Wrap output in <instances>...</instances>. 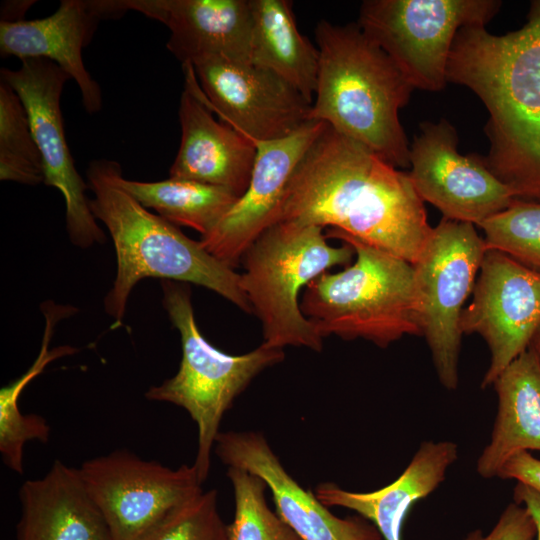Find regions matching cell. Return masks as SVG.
Returning <instances> with one entry per match:
<instances>
[{"label":"cell","instance_id":"obj_1","mask_svg":"<svg viewBox=\"0 0 540 540\" xmlns=\"http://www.w3.org/2000/svg\"><path fill=\"white\" fill-rule=\"evenodd\" d=\"M408 173L327 125L296 168L277 222L330 226L416 262L433 228Z\"/></svg>","mask_w":540,"mask_h":540},{"label":"cell","instance_id":"obj_2","mask_svg":"<svg viewBox=\"0 0 540 540\" xmlns=\"http://www.w3.org/2000/svg\"><path fill=\"white\" fill-rule=\"evenodd\" d=\"M447 82L471 89L490 118L487 168L517 199L540 202V0L518 30L489 33L461 28L447 66Z\"/></svg>","mask_w":540,"mask_h":540},{"label":"cell","instance_id":"obj_3","mask_svg":"<svg viewBox=\"0 0 540 540\" xmlns=\"http://www.w3.org/2000/svg\"><path fill=\"white\" fill-rule=\"evenodd\" d=\"M315 38L319 71L309 120L326 123L396 168L410 165L399 110L412 85L358 24L321 20Z\"/></svg>","mask_w":540,"mask_h":540},{"label":"cell","instance_id":"obj_4","mask_svg":"<svg viewBox=\"0 0 540 540\" xmlns=\"http://www.w3.org/2000/svg\"><path fill=\"white\" fill-rule=\"evenodd\" d=\"M87 179L94 193L90 209L107 227L116 253V277L104 299L113 328L122 323L132 289L151 277L205 287L252 312L240 274L121 189L111 177L110 160L93 161Z\"/></svg>","mask_w":540,"mask_h":540},{"label":"cell","instance_id":"obj_5","mask_svg":"<svg viewBox=\"0 0 540 540\" xmlns=\"http://www.w3.org/2000/svg\"><path fill=\"white\" fill-rule=\"evenodd\" d=\"M326 237L352 246L356 258L340 272L320 274L304 289L301 311L320 335L363 338L381 348L406 334L420 335L413 265L336 229Z\"/></svg>","mask_w":540,"mask_h":540},{"label":"cell","instance_id":"obj_6","mask_svg":"<svg viewBox=\"0 0 540 540\" xmlns=\"http://www.w3.org/2000/svg\"><path fill=\"white\" fill-rule=\"evenodd\" d=\"M352 246L334 247L323 228L281 221L261 233L241 258V287L259 318L263 344L271 348L303 346L321 351L323 337L302 313V288L335 266H349Z\"/></svg>","mask_w":540,"mask_h":540},{"label":"cell","instance_id":"obj_7","mask_svg":"<svg viewBox=\"0 0 540 540\" xmlns=\"http://www.w3.org/2000/svg\"><path fill=\"white\" fill-rule=\"evenodd\" d=\"M162 290L164 308L180 334L182 358L177 373L149 388L145 396L180 406L191 416L198 433L193 466L203 483L224 413L259 373L282 362L285 354L263 343L241 355L217 349L197 326L189 286L163 280Z\"/></svg>","mask_w":540,"mask_h":540},{"label":"cell","instance_id":"obj_8","mask_svg":"<svg viewBox=\"0 0 540 540\" xmlns=\"http://www.w3.org/2000/svg\"><path fill=\"white\" fill-rule=\"evenodd\" d=\"M486 250L473 224L442 218L413 264L416 323L448 390L458 386L463 304Z\"/></svg>","mask_w":540,"mask_h":540},{"label":"cell","instance_id":"obj_9","mask_svg":"<svg viewBox=\"0 0 540 540\" xmlns=\"http://www.w3.org/2000/svg\"><path fill=\"white\" fill-rule=\"evenodd\" d=\"M500 5L494 0H367L357 24L413 88L440 91L458 31L485 26Z\"/></svg>","mask_w":540,"mask_h":540},{"label":"cell","instance_id":"obj_10","mask_svg":"<svg viewBox=\"0 0 540 540\" xmlns=\"http://www.w3.org/2000/svg\"><path fill=\"white\" fill-rule=\"evenodd\" d=\"M78 471L113 540H141L169 512L202 491L193 465L171 469L124 450L87 460Z\"/></svg>","mask_w":540,"mask_h":540},{"label":"cell","instance_id":"obj_11","mask_svg":"<svg viewBox=\"0 0 540 540\" xmlns=\"http://www.w3.org/2000/svg\"><path fill=\"white\" fill-rule=\"evenodd\" d=\"M1 80L19 96L42 158L44 181L58 189L65 200L66 227L71 242L87 248L103 243L104 232L96 222L86 196L89 186L78 173L66 141L61 94L70 76L44 58L21 61L16 70L2 68Z\"/></svg>","mask_w":540,"mask_h":540},{"label":"cell","instance_id":"obj_12","mask_svg":"<svg viewBox=\"0 0 540 540\" xmlns=\"http://www.w3.org/2000/svg\"><path fill=\"white\" fill-rule=\"evenodd\" d=\"M471 303L462 311V334H479L491 361L481 383L486 388L525 352L540 326V273L510 256L487 249Z\"/></svg>","mask_w":540,"mask_h":540},{"label":"cell","instance_id":"obj_13","mask_svg":"<svg viewBox=\"0 0 540 540\" xmlns=\"http://www.w3.org/2000/svg\"><path fill=\"white\" fill-rule=\"evenodd\" d=\"M420 129L410 146L408 175L420 198L443 218L478 226L517 199L482 157L458 152L457 133L448 121L422 123Z\"/></svg>","mask_w":540,"mask_h":540},{"label":"cell","instance_id":"obj_14","mask_svg":"<svg viewBox=\"0 0 540 540\" xmlns=\"http://www.w3.org/2000/svg\"><path fill=\"white\" fill-rule=\"evenodd\" d=\"M190 65L210 110L254 143L284 138L310 121L312 104L267 69L223 57Z\"/></svg>","mask_w":540,"mask_h":540},{"label":"cell","instance_id":"obj_15","mask_svg":"<svg viewBox=\"0 0 540 540\" xmlns=\"http://www.w3.org/2000/svg\"><path fill=\"white\" fill-rule=\"evenodd\" d=\"M326 126L310 120L284 138L255 143L248 187L218 224L201 236L203 248L234 269L249 245L276 223L296 168Z\"/></svg>","mask_w":540,"mask_h":540},{"label":"cell","instance_id":"obj_16","mask_svg":"<svg viewBox=\"0 0 540 540\" xmlns=\"http://www.w3.org/2000/svg\"><path fill=\"white\" fill-rule=\"evenodd\" d=\"M214 447L225 465L246 470L266 483L276 513L303 540H382L375 525L364 517L339 518L315 493L299 485L261 433L220 431Z\"/></svg>","mask_w":540,"mask_h":540},{"label":"cell","instance_id":"obj_17","mask_svg":"<svg viewBox=\"0 0 540 540\" xmlns=\"http://www.w3.org/2000/svg\"><path fill=\"white\" fill-rule=\"evenodd\" d=\"M183 67L186 84L179 104L181 140L169 170L170 178L221 187L239 198L251 178L257 153L255 143L213 117L193 67Z\"/></svg>","mask_w":540,"mask_h":540},{"label":"cell","instance_id":"obj_18","mask_svg":"<svg viewBox=\"0 0 540 540\" xmlns=\"http://www.w3.org/2000/svg\"><path fill=\"white\" fill-rule=\"evenodd\" d=\"M114 15L134 10L168 27L169 51L182 64L206 57L250 62V0H109Z\"/></svg>","mask_w":540,"mask_h":540},{"label":"cell","instance_id":"obj_19","mask_svg":"<svg viewBox=\"0 0 540 540\" xmlns=\"http://www.w3.org/2000/svg\"><path fill=\"white\" fill-rule=\"evenodd\" d=\"M101 15L93 1L62 0L50 16L39 19L0 21V52L21 61L44 58L57 64L78 85L84 109L96 113L102 108L99 84L82 58Z\"/></svg>","mask_w":540,"mask_h":540},{"label":"cell","instance_id":"obj_20","mask_svg":"<svg viewBox=\"0 0 540 540\" xmlns=\"http://www.w3.org/2000/svg\"><path fill=\"white\" fill-rule=\"evenodd\" d=\"M19 498L16 540H113L78 469L61 461L43 477L25 481Z\"/></svg>","mask_w":540,"mask_h":540},{"label":"cell","instance_id":"obj_21","mask_svg":"<svg viewBox=\"0 0 540 540\" xmlns=\"http://www.w3.org/2000/svg\"><path fill=\"white\" fill-rule=\"evenodd\" d=\"M458 458L452 441H424L402 474L389 485L372 492H353L335 483H321L315 495L327 507L356 511L380 532L384 540H401L403 522L410 508L431 494Z\"/></svg>","mask_w":540,"mask_h":540},{"label":"cell","instance_id":"obj_22","mask_svg":"<svg viewBox=\"0 0 540 540\" xmlns=\"http://www.w3.org/2000/svg\"><path fill=\"white\" fill-rule=\"evenodd\" d=\"M498 410L491 439L477 460L476 471L485 478L498 476L505 462L521 451H540V368L527 349L492 384Z\"/></svg>","mask_w":540,"mask_h":540},{"label":"cell","instance_id":"obj_23","mask_svg":"<svg viewBox=\"0 0 540 540\" xmlns=\"http://www.w3.org/2000/svg\"><path fill=\"white\" fill-rule=\"evenodd\" d=\"M250 63L267 69L312 104L319 71V50L297 27L287 0H250Z\"/></svg>","mask_w":540,"mask_h":540},{"label":"cell","instance_id":"obj_24","mask_svg":"<svg viewBox=\"0 0 540 540\" xmlns=\"http://www.w3.org/2000/svg\"><path fill=\"white\" fill-rule=\"evenodd\" d=\"M110 172L113 181L145 208L155 210L174 225L190 227L201 236L209 233L238 199L224 188L192 180H129L123 177L119 163L112 160Z\"/></svg>","mask_w":540,"mask_h":540},{"label":"cell","instance_id":"obj_25","mask_svg":"<svg viewBox=\"0 0 540 540\" xmlns=\"http://www.w3.org/2000/svg\"><path fill=\"white\" fill-rule=\"evenodd\" d=\"M56 323L46 321L40 352L30 368L19 378L0 390V452L4 463L13 471L23 473V447L27 441L46 442L50 428L45 419L36 414L21 413L18 402L28 383L53 360L71 355L76 349L60 346L49 350Z\"/></svg>","mask_w":540,"mask_h":540},{"label":"cell","instance_id":"obj_26","mask_svg":"<svg viewBox=\"0 0 540 540\" xmlns=\"http://www.w3.org/2000/svg\"><path fill=\"white\" fill-rule=\"evenodd\" d=\"M0 179L28 185L44 181L41 154L25 106L3 80L0 83Z\"/></svg>","mask_w":540,"mask_h":540},{"label":"cell","instance_id":"obj_27","mask_svg":"<svg viewBox=\"0 0 540 540\" xmlns=\"http://www.w3.org/2000/svg\"><path fill=\"white\" fill-rule=\"evenodd\" d=\"M234 491V518L228 525L229 540H303L267 505L266 483L257 475L228 467Z\"/></svg>","mask_w":540,"mask_h":540},{"label":"cell","instance_id":"obj_28","mask_svg":"<svg viewBox=\"0 0 540 540\" xmlns=\"http://www.w3.org/2000/svg\"><path fill=\"white\" fill-rule=\"evenodd\" d=\"M487 249L540 273V202L516 199L478 225Z\"/></svg>","mask_w":540,"mask_h":540},{"label":"cell","instance_id":"obj_29","mask_svg":"<svg viewBox=\"0 0 540 540\" xmlns=\"http://www.w3.org/2000/svg\"><path fill=\"white\" fill-rule=\"evenodd\" d=\"M141 540H229L216 490H202L177 506Z\"/></svg>","mask_w":540,"mask_h":540},{"label":"cell","instance_id":"obj_30","mask_svg":"<svg viewBox=\"0 0 540 540\" xmlns=\"http://www.w3.org/2000/svg\"><path fill=\"white\" fill-rule=\"evenodd\" d=\"M536 535V524L528 510L513 502L503 510L490 533L484 535L476 529L465 540H534Z\"/></svg>","mask_w":540,"mask_h":540},{"label":"cell","instance_id":"obj_31","mask_svg":"<svg viewBox=\"0 0 540 540\" xmlns=\"http://www.w3.org/2000/svg\"><path fill=\"white\" fill-rule=\"evenodd\" d=\"M497 477L515 479L540 493V459L528 451L518 452L505 462Z\"/></svg>","mask_w":540,"mask_h":540},{"label":"cell","instance_id":"obj_32","mask_svg":"<svg viewBox=\"0 0 540 540\" xmlns=\"http://www.w3.org/2000/svg\"><path fill=\"white\" fill-rule=\"evenodd\" d=\"M514 502L523 505L532 516L540 540V493L523 483L517 482L513 492Z\"/></svg>","mask_w":540,"mask_h":540},{"label":"cell","instance_id":"obj_33","mask_svg":"<svg viewBox=\"0 0 540 540\" xmlns=\"http://www.w3.org/2000/svg\"><path fill=\"white\" fill-rule=\"evenodd\" d=\"M528 349L536 356L540 368V326L535 332Z\"/></svg>","mask_w":540,"mask_h":540}]
</instances>
